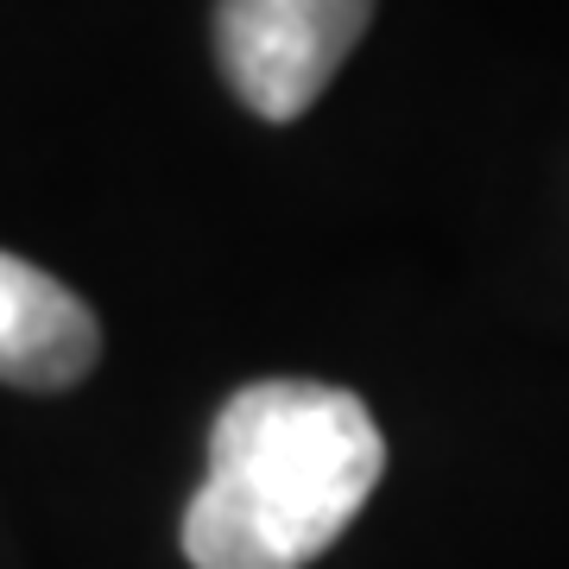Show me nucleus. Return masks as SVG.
<instances>
[{
	"instance_id": "obj_1",
	"label": "nucleus",
	"mask_w": 569,
	"mask_h": 569,
	"mask_svg": "<svg viewBox=\"0 0 569 569\" xmlns=\"http://www.w3.org/2000/svg\"><path fill=\"white\" fill-rule=\"evenodd\" d=\"M387 437L348 387L260 380L209 430V475L183 507L190 569H305L367 507Z\"/></svg>"
},
{
	"instance_id": "obj_2",
	"label": "nucleus",
	"mask_w": 569,
	"mask_h": 569,
	"mask_svg": "<svg viewBox=\"0 0 569 569\" xmlns=\"http://www.w3.org/2000/svg\"><path fill=\"white\" fill-rule=\"evenodd\" d=\"M367 20L373 0H216V58L253 114L298 121L336 82Z\"/></svg>"
},
{
	"instance_id": "obj_3",
	"label": "nucleus",
	"mask_w": 569,
	"mask_h": 569,
	"mask_svg": "<svg viewBox=\"0 0 569 569\" xmlns=\"http://www.w3.org/2000/svg\"><path fill=\"white\" fill-rule=\"evenodd\" d=\"M102 355V323L44 266L0 253V380L26 392H63Z\"/></svg>"
}]
</instances>
